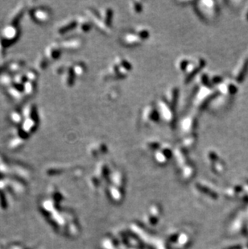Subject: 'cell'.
Wrapping results in <instances>:
<instances>
[{
	"label": "cell",
	"mask_w": 248,
	"mask_h": 249,
	"mask_svg": "<svg viewBox=\"0 0 248 249\" xmlns=\"http://www.w3.org/2000/svg\"><path fill=\"white\" fill-rule=\"evenodd\" d=\"M21 35V31L18 25L7 24L0 29V39L4 46L7 48L15 44Z\"/></svg>",
	"instance_id": "1"
},
{
	"label": "cell",
	"mask_w": 248,
	"mask_h": 249,
	"mask_svg": "<svg viewBox=\"0 0 248 249\" xmlns=\"http://www.w3.org/2000/svg\"><path fill=\"white\" fill-rule=\"evenodd\" d=\"M30 19L37 24H46L52 20V13L49 7L46 6H36L28 10Z\"/></svg>",
	"instance_id": "2"
},
{
	"label": "cell",
	"mask_w": 248,
	"mask_h": 249,
	"mask_svg": "<svg viewBox=\"0 0 248 249\" xmlns=\"http://www.w3.org/2000/svg\"><path fill=\"white\" fill-rule=\"evenodd\" d=\"M131 68L132 67L131 64L126 59H123V57H119L115 61V63L110 67L108 73L112 78L114 77L117 78H124L129 73Z\"/></svg>",
	"instance_id": "3"
},
{
	"label": "cell",
	"mask_w": 248,
	"mask_h": 249,
	"mask_svg": "<svg viewBox=\"0 0 248 249\" xmlns=\"http://www.w3.org/2000/svg\"><path fill=\"white\" fill-rule=\"evenodd\" d=\"M28 7L25 2H19L11 12L10 13L7 18V24H13V25H18L20 24V21L24 17L25 12L28 11Z\"/></svg>",
	"instance_id": "4"
},
{
	"label": "cell",
	"mask_w": 248,
	"mask_h": 249,
	"mask_svg": "<svg viewBox=\"0 0 248 249\" xmlns=\"http://www.w3.org/2000/svg\"><path fill=\"white\" fill-rule=\"evenodd\" d=\"M63 48L60 44V42H55L52 44H48L44 51V55L46 59L51 63L52 61H55L61 57L62 52H63Z\"/></svg>",
	"instance_id": "5"
},
{
	"label": "cell",
	"mask_w": 248,
	"mask_h": 249,
	"mask_svg": "<svg viewBox=\"0 0 248 249\" xmlns=\"http://www.w3.org/2000/svg\"><path fill=\"white\" fill-rule=\"evenodd\" d=\"M205 65V61L202 58H196L192 61H190L189 66L185 71L186 82L190 81L201 70H202Z\"/></svg>",
	"instance_id": "6"
},
{
	"label": "cell",
	"mask_w": 248,
	"mask_h": 249,
	"mask_svg": "<svg viewBox=\"0 0 248 249\" xmlns=\"http://www.w3.org/2000/svg\"><path fill=\"white\" fill-rule=\"evenodd\" d=\"M215 95V91L210 90L209 86H204L202 90H199L196 94V106L198 108L204 107Z\"/></svg>",
	"instance_id": "7"
},
{
	"label": "cell",
	"mask_w": 248,
	"mask_h": 249,
	"mask_svg": "<svg viewBox=\"0 0 248 249\" xmlns=\"http://www.w3.org/2000/svg\"><path fill=\"white\" fill-rule=\"evenodd\" d=\"M78 27V20L77 18H70L64 20L63 22L60 23L56 28V33L58 36H63L65 35L68 32H71Z\"/></svg>",
	"instance_id": "8"
},
{
	"label": "cell",
	"mask_w": 248,
	"mask_h": 249,
	"mask_svg": "<svg viewBox=\"0 0 248 249\" xmlns=\"http://www.w3.org/2000/svg\"><path fill=\"white\" fill-rule=\"evenodd\" d=\"M158 106H159V111L160 116L163 117L164 120L169 124H172L173 121V118L174 115L173 112V107L167 102L166 100H160L158 102Z\"/></svg>",
	"instance_id": "9"
},
{
	"label": "cell",
	"mask_w": 248,
	"mask_h": 249,
	"mask_svg": "<svg viewBox=\"0 0 248 249\" xmlns=\"http://www.w3.org/2000/svg\"><path fill=\"white\" fill-rule=\"evenodd\" d=\"M5 91L7 92V95L14 101L20 102L26 98V96L24 93V90H23V86H19L17 84L13 83L11 86L6 88Z\"/></svg>",
	"instance_id": "10"
},
{
	"label": "cell",
	"mask_w": 248,
	"mask_h": 249,
	"mask_svg": "<svg viewBox=\"0 0 248 249\" xmlns=\"http://www.w3.org/2000/svg\"><path fill=\"white\" fill-rule=\"evenodd\" d=\"M142 117H143V121L145 124H151V123H156L158 121L160 116L158 110L154 106V105H151V106L149 105L143 111Z\"/></svg>",
	"instance_id": "11"
},
{
	"label": "cell",
	"mask_w": 248,
	"mask_h": 249,
	"mask_svg": "<svg viewBox=\"0 0 248 249\" xmlns=\"http://www.w3.org/2000/svg\"><path fill=\"white\" fill-rule=\"evenodd\" d=\"M60 44L61 45L63 50L74 52L82 48L83 41L81 40V38H70L68 40L60 41Z\"/></svg>",
	"instance_id": "12"
},
{
	"label": "cell",
	"mask_w": 248,
	"mask_h": 249,
	"mask_svg": "<svg viewBox=\"0 0 248 249\" xmlns=\"http://www.w3.org/2000/svg\"><path fill=\"white\" fill-rule=\"evenodd\" d=\"M61 76V81L65 86H66L67 87H72L73 86H74L77 77L74 74L72 65L65 64V69L64 70V73L62 74Z\"/></svg>",
	"instance_id": "13"
},
{
	"label": "cell",
	"mask_w": 248,
	"mask_h": 249,
	"mask_svg": "<svg viewBox=\"0 0 248 249\" xmlns=\"http://www.w3.org/2000/svg\"><path fill=\"white\" fill-rule=\"evenodd\" d=\"M143 40L139 36L136 30L130 33H126L122 37V42L126 46H135L139 44Z\"/></svg>",
	"instance_id": "14"
},
{
	"label": "cell",
	"mask_w": 248,
	"mask_h": 249,
	"mask_svg": "<svg viewBox=\"0 0 248 249\" xmlns=\"http://www.w3.org/2000/svg\"><path fill=\"white\" fill-rule=\"evenodd\" d=\"M25 142H26V140L22 139V138L19 137L16 135H13L12 137L10 138L8 140V141L7 142V147L8 149L15 151V150H18L21 147H23Z\"/></svg>",
	"instance_id": "15"
},
{
	"label": "cell",
	"mask_w": 248,
	"mask_h": 249,
	"mask_svg": "<svg viewBox=\"0 0 248 249\" xmlns=\"http://www.w3.org/2000/svg\"><path fill=\"white\" fill-rule=\"evenodd\" d=\"M9 121L13 125L17 128L21 125V124L24 121V115H23L22 110H14L9 114Z\"/></svg>",
	"instance_id": "16"
},
{
	"label": "cell",
	"mask_w": 248,
	"mask_h": 249,
	"mask_svg": "<svg viewBox=\"0 0 248 249\" xmlns=\"http://www.w3.org/2000/svg\"><path fill=\"white\" fill-rule=\"evenodd\" d=\"M77 20H78V27H77V28L80 32H85H85H88L89 31H90V29L92 28V24L90 20H89L87 17L82 16H78Z\"/></svg>",
	"instance_id": "17"
},
{
	"label": "cell",
	"mask_w": 248,
	"mask_h": 249,
	"mask_svg": "<svg viewBox=\"0 0 248 249\" xmlns=\"http://www.w3.org/2000/svg\"><path fill=\"white\" fill-rule=\"evenodd\" d=\"M196 120L195 117L193 116H189V117L186 118L184 121H182V124H181V130L182 132H185V133H190L196 128Z\"/></svg>",
	"instance_id": "18"
},
{
	"label": "cell",
	"mask_w": 248,
	"mask_h": 249,
	"mask_svg": "<svg viewBox=\"0 0 248 249\" xmlns=\"http://www.w3.org/2000/svg\"><path fill=\"white\" fill-rule=\"evenodd\" d=\"M167 102L172 107H175L177 105V98H178V89L177 88H172L167 94Z\"/></svg>",
	"instance_id": "19"
},
{
	"label": "cell",
	"mask_w": 248,
	"mask_h": 249,
	"mask_svg": "<svg viewBox=\"0 0 248 249\" xmlns=\"http://www.w3.org/2000/svg\"><path fill=\"white\" fill-rule=\"evenodd\" d=\"M72 67H73V70H74V74H75L77 78L83 76L85 74L86 70H87V68H86L85 63H83L82 61L73 63L72 64Z\"/></svg>",
	"instance_id": "20"
},
{
	"label": "cell",
	"mask_w": 248,
	"mask_h": 249,
	"mask_svg": "<svg viewBox=\"0 0 248 249\" xmlns=\"http://www.w3.org/2000/svg\"><path fill=\"white\" fill-rule=\"evenodd\" d=\"M101 18L108 27H110L112 20H113V11L110 8L102 9L101 12Z\"/></svg>",
	"instance_id": "21"
},
{
	"label": "cell",
	"mask_w": 248,
	"mask_h": 249,
	"mask_svg": "<svg viewBox=\"0 0 248 249\" xmlns=\"http://www.w3.org/2000/svg\"><path fill=\"white\" fill-rule=\"evenodd\" d=\"M50 62L46 59V57L43 55V54H41V55L37 58V60H36V67L40 70H46Z\"/></svg>",
	"instance_id": "22"
},
{
	"label": "cell",
	"mask_w": 248,
	"mask_h": 249,
	"mask_svg": "<svg viewBox=\"0 0 248 249\" xmlns=\"http://www.w3.org/2000/svg\"><path fill=\"white\" fill-rule=\"evenodd\" d=\"M131 8L132 11L136 13V14H139V12H141L143 10V6L139 2H131Z\"/></svg>",
	"instance_id": "23"
},
{
	"label": "cell",
	"mask_w": 248,
	"mask_h": 249,
	"mask_svg": "<svg viewBox=\"0 0 248 249\" xmlns=\"http://www.w3.org/2000/svg\"><path fill=\"white\" fill-rule=\"evenodd\" d=\"M6 47L4 46L3 43L0 39V61H2L5 56V52H6Z\"/></svg>",
	"instance_id": "24"
}]
</instances>
